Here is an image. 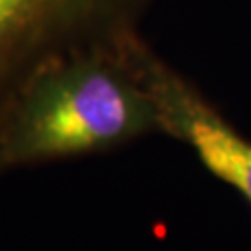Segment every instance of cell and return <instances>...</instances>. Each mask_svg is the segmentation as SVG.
<instances>
[{"label": "cell", "mask_w": 251, "mask_h": 251, "mask_svg": "<svg viewBox=\"0 0 251 251\" xmlns=\"http://www.w3.org/2000/svg\"><path fill=\"white\" fill-rule=\"evenodd\" d=\"M151 134H160L158 112L123 45L84 54L43 73L21 97L0 138V173L104 154Z\"/></svg>", "instance_id": "cell-1"}, {"label": "cell", "mask_w": 251, "mask_h": 251, "mask_svg": "<svg viewBox=\"0 0 251 251\" xmlns=\"http://www.w3.org/2000/svg\"><path fill=\"white\" fill-rule=\"evenodd\" d=\"M154 0H0V138L21 97L43 73L116 50Z\"/></svg>", "instance_id": "cell-2"}, {"label": "cell", "mask_w": 251, "mask_h": 251, "mask_svg": "<svg viewBox=\"0 0 251 251\" xmlns=\"http://www.w3.org/2000/svg\"><path fill=\"white\" fill-rule=\"evenodd\" d=\"M123 56L156 106L160 134L188 145L199 164L251 208V138L194 82L164 62L140 32L125 41Z\"/></svg>", "instance_id": "cell-3"}]
</instances>
